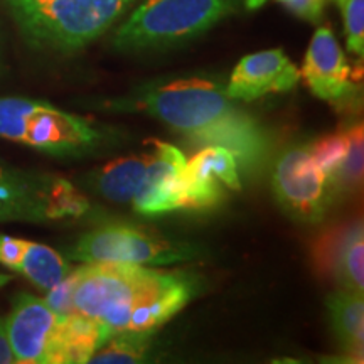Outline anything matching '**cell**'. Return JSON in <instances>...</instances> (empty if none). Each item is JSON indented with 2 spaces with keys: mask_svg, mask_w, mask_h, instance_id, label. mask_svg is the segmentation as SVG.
I'll return each mask as SVG.
<instances>
[{
  "mask_svg": "<svg viewBox=\"0 0 364 364\" xmlns=\"http://www.w3.org/2000/svg\"><path fill=\"white\" fill-rule=\"evenodd\" d=\"M117 112H144L184 134L199 147H225L240 174L255 176L272 152L268 132L226 95L223 85L203 76L174 78L142 86L125 98L105 102Z\"/></svg>",
  "mask_w": 364,
  "mask_h": 364,
  "instance_id": "1",
  "label": "cell"
},
{
  "mask_svg": "<svg viewBox=\"0 0 364 364\" xmlns=\"http://www.w3.org/2000/svg\"><path fill=\"white\" fill-rule=\"evenodd\" d=\"M71 314L91 318L110 334L154 332L193 300L194 275L125 263H83L71 270Z\"/></svg>",
  "mask_w": 364,
  "mask_h": 364,
  "instance_id": "2",
  "label": "cell"
},
{
  "mask_svg": "<svg viewBox=\"0 0 364 364\" xmlns=\"http://www.w3.org/2000/svg\"><path fill=\"white\" fill-rule=\"evenodd\" d=\"M184 166V154L176 145L149 140L145 152L103 166L95 177V188L110 201L132 203L139 215H166L181 209Z\"/></svg>",
  "mask_w": 364,
  "mask_h": 364,
  "instance_id": "3",
  "label": "cell"
},
{
  "mask_svg": "<svg viewBox=\"0 0 364 364\" xmlns=\"http://www.w3.org/2000/svg\"><path fill=\"white\" fill-rule=\"evenodd\" d=\"M241 0H144L113 36V48L136 53L193 41L233 14Z\"/></svg>",
  "mask_w": 364,
  "mask_h": 364,
  "instance_id": "4",
  "label": "cell"
},
{
  "mask_svg": "<svg viewBox=\"0 0 364 364\" xmlns=\"http://www.w3.org/2000/svg\"><path fill=\"white\" fill-rule=\"evenodd\" d=\"M0 136L51 154L86 156L100 149L105 135L90 120L51 103L27 98H0Z\"/></svg>",
  "mask_w": 364,
  "mask_h": 364,
  "instance_id": "5",
  "label": "cell"
},
{
  "mask_svg": "<svg viewBox=\"0 0 364 364\" xmlns=\"http://www.w3.org/2000/svg\"><path fill=\"white\" fill-rule=\"evenodd\" d=\"M134 4L136 0H46L12 14L36 48L76 51L107 33Z\"/></svg>",
  "mask_w": 364,
  "mask_h": 364,
  "instance_id": "6",
  "label": "cell"
},
{
  "mask_svg": "<svg viewBox=\"0 0 364 364\" xmlns=\"http://www.w3.org/2000/svg\"><path fill=\"white\" fill-rule=\"evenodd\" d=\"M68 257L80 263L172 265L196 260L201 250L142 226L105 225L81 236Z\"/></svg>",
  "mask_w": 364,
  "mask_h": 364,
  "instance_id": "7",
  "label": "cell"
},
{
  "mask_svg": "<svg viewBox=\"0 0 364 364\" xmlns=\"http://www.w3.org/2000/svg\"><path fill=\"white\" fill-rule=\"evenodd\" d=\"M88 199L61 177L34 174L0 162V223H46L78 218Z\"/></svg>",
  "mask_w": 364,
  "mask_h": 364,
  "instance_id": "8",
  "label": "cell"
},
{
  "mask_svg": "<svg viewBox=\"0 0 364 364\" xmlns=\"http://www.w3.org/2000/svg\"><path fill=\"white\" fill-rule=\"evenodd\" d=\"M272 188L282 209L294 220L318 223L331 204L332 186L304 145L287 149L272 171Z\"/></svg>",
  "mask_w": 364,
  "mask_h": 364,
  "instance_id": "9",
  "label": "cell"
},
{
  "mask_svg": "<svg viewBox=\"0 0 364 364\" xmlns=\"http://www.w3.org/2000/svg\"><path fill=\"white\" fill-rule=\"evenodd\" d=\"M6 321L9 344L19 364H61L65 316L54 312L44 299L21 294L14 299Z\"/></svg>",
  "mask_w": 364,
  "mask_h": 364,
  "instance_id": "10",
  "label": "cell"
},
{
  "mask_svg": "<svg viewBox=\"0 0 364 364\" xmlns=\"http://www.w3.org/2000/svg\"><path fill=\"white\" fill-rule=\"evenodd\" d=\"M241 188V174L233 154L225 147H203L186 162L181 174V209H211L220 206L226 189Z\"/></svg>",
  "mask_w": 364,
  "mask_h": 364,
  "instance_id": "11",
  "label": "cell"
},
{
  "mask_svg": "<svg viewBox=\"0 0 364 364\" xmlns=\"http://www.w3.org/2000/svg\"><path fill=\"white\" fill-rule=\"evenodd\" d=\"M309 90L329 103H344L354 91L353 71L331 27L314 33L300 73Z\"/></svg>",
  "mask_w": 364,
  "mask_h": 364,
  "instance_id": "12",
  "label": "cell"
},
{
  "mask_svg": "<svg viewBox=\"0 0 364 364\" xmlns=\"http://www.w3.org/2000/svg\"><path fill=\"white\" fill-rule=\"evenodd\" d=\"M300 71L282 49L248 54L236 65L226 95L240 102H255L270 93H285L299 85Z\"/></svg>",
  "mask_w": 364,
  "mask_h": 364,
  "instance_id": "13",
  "label": "cell"
},
{
  "mask_svg": "<svg viewBox=\"0 0 364 364\" xmlns=\"http://www.w3.org/2000/svg\"><path fill=\"white\" fill-rule=\"evenodd\" d=\"M314 260L321 273L331 275L341 289L363 294L364 233L361 220L329 228L318 236Z\"/></svg>",
  "mask_w": 364,
  "mask_h": 364,
  "instance_id": "14",
  "label": "cell"
},
{
  "mask_svg": "<svg viewBox=\"0 0 364 364\" xmlns=\"http://www.w3.org/2000/svg\"><path fill=\"white\" fill-rule=\"evenodd\" d=\"M0 265L21 273L41 290H49L70 275L71 267L48 245L0 235Z\"/></svg>",
  "mask_w": 364,
  "mask_h": 364,
  "instance_id": "15",
  "label": "cell"
},
{
  "mask_svg": "<svg viewBox=\"0 0 364 364\" xmlns=\"http://www.w3.org/2000/svg\"><path fill=\"white\" fill-rule=\"evenodd\" d=\"M332 331L346 358L361 363L364 349V302L363 294L339 289L327 297Z\"/></svg>",
  "mask_w": 364,
  "mask_h": 364,
  "instance_id": "16",
  "label": "cell"
},
{
  "mask_svg": "<svg viewBox=\"0 0 364 364\" xmlns=\"http://www.w3.org/2000/svg\"><path fill=\"white\" fill-rule=\"evenodd\" d=\"M110 332L91 318L70 314L63 322L61 364L88 363L95 351L110 338Z\"/></svg>",
  "mask_w": 364,
  "mask_h": 364,
  "instance_id": "17",
  "label": "cell"
},
{
  "mask_svg": "<svg viewBox=\"0 0 364 364\" xmlns=\"http://www.w3.org/2000/svg\"><path fill=\"white\" fill-rule=\"evenodd\" d=\"M152 332H117L90 358L93 364H134L144 361L150 348Z\"/></svg>",
  "mask_w": 364,
  "mask_h": 364,
  "instance_id": "18",
  "label": "cell"
},
{
  "mask_svg": "<svg viewBox=\"0 0 364 364\" xmlns=\"http://www.w3.org/2000/svg\"><path fill=\"white\" fill-rule=\"evenodd\" d=\"M346 140H348V149H346L344 159L341 162L338 174L332 179V189L346 191L351 193L356 191L363 182L364 171V136L363 125L356 124L351 129H346Z\"/></svg>",
  "mask_w": 364,
  "mask_h": 364,
  "instance_id": "19",
  "label": "cell"
},
{
  "mask_svg": "<svg viewBox=\"0 0 364 364\" xmlns=\"http://www.w3.org/2000/svg\"><path fill=\"white\" fill-rule=\"evenodd\" d=\"M346 149H348V140H346L344 130L321 136L312 145H309L314 161H316L318 169L324 172L331 186L334 176L338 174L341 162H343Z\"/></svg>",
  "mask_w": 364,
  "mask_h": 364,
  "instance_id": "20",
  "label": "cell"
},
{
  "mask_svg": "<svg viewBox=\"0 0 364 364\" xmlns=\"http://www.w3.org/2000/svg\"><path fill=\"white\" fill-rule=\"evenodd\" d=\"M343 11L348 49L356 56L364 54V0H338Z\"/></svg>",
  "mask_w": 364,
  "mask_h": 364,
  "instance_id": "21",
  "label": "cell"
},
{
  "mask_svg": "<svg viewBox=\"0 0 364 364\" xmlns=\"http://www.w3.org/2000/svg\"><path fill=\"white\" fill-rule=\"evenodd\" d=\"M267 2L268 0H245V6L248 9H258ZM279 2L285 4L300 19L309 22H318L322 19L327 0H279Z\"/></svg>",
  "mask_w": 364,
  "mask_h": 364,
  "instance_id": "22",
  "label": "cell"
},
{
  "mask_svg": "<svg viewBox=\"0 0 364 364\" xmlns=\"http://www.w3.org/2000/svg\"><path fill=\"white\" fill-rule=\"evenodd\" d=\"M16 363L11 344H9L7 332H6V321L0 318V364H12Z\"/></svg>",
  "mask_w": 364,
  "mask_h": 364,
  "instance_id": "23",
  "label": "cell"
},
{
  "mask_svg": "<svg viewBox=\"0 0 364 364\" xmlns=\"http://www.w3.org/2000/svg\"><path fill=\"white\" fill-rule=\"evenodd\" d=\"M46 2V0H7L9 7H11L12 12L22 11V9H31L39 6V4Z\"/></svg>",
  "mask_w": 364,
  "mask_h": 364,
  "instance_id": "24",
  "label": "cell"
},
{
  "mask_svg": "<svg viewBox=\"0 0 364 364\" xmlns=\"http://www.w3.org/2000/svg\"><path fill=\"white\" fill-rule=\"evenodd\" d=\"M336 2H338V0H336Z\"/></svg>",
  "mask_w": 364,
  "mask_h": 364,
  "instance_id": "25",
  "label": "cell"
}]
</instances>
